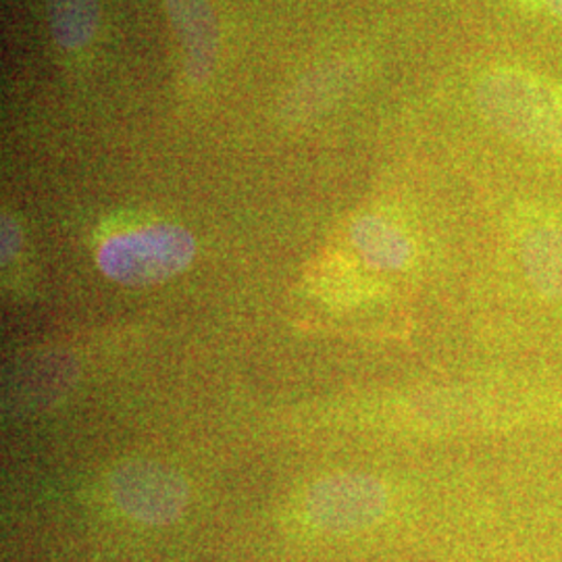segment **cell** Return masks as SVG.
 Masks as SVG:
<instances>
[{
  "instance_id": "obj_11",
  "label": "cell",
  "mask_w": 562,
  "mask_h": 562,
  "mask_svg": "<svg viewBox=\"0 0 562 562\" xmlns=\"http://www.w3.org/2000/svg\"><path fill=\"white\" fill-rule=\"evenodd\" d=\"M542 9L562 21V0H542Z\"/></svg>"
},
{
  "instance_id": "obj_3",
  "label": "cell",
  "mask_w": 562,
  "mask_h": 562,
  "mask_svg": "<svg viewBox=\"0 0 562 562\" xmlns=\"http://www.w3.org/2000/svg\"><path fill=\"white\" fill-rule=\"evenodd\" d=\"M111 496L121 513L148 525L173 522L188 506V483L178 471L153 461L121 464L111 475Z\"/></svg>"
},
{
  "instance_id": "obj_2",
  "label": "cell",
  "mask_w": 562,
  "mask_h": 562,
  "mask_svg": "<svg viewBox=\"0 0 562 562\" xmlns=\"http://www.w3.org/2000/svg\"><path fill=\"white\" fill-rule=\"evenodd\" d=\"M194 255L196 240L186 227L155 223L102 241L97 261L109 280L138 288L176 278Z\"/></svg>"
},
{
  "instance_id": "obj_8",
  "label": "cell",
  "mask_w": 562,
  "mask_h": 562,
  "mask_svg": "<svg viewBox=\"0 0 562 562\" xmlns=\"http://www.w3.org/2000/svg\"><path fill=\"white\" fill-rule=\"evenodd\" d=\"M53 41L63 50H81L97 38L99 0H46Z\"/></svg>"
},
{
  "instance_id": "obj_1",
  "label": "cell",
  "mask_w": 562,
  "mask_h": 562,
  "mask_svg": "<svg viewBox=\"0 0 562 562\" xmlns=\"http://www.w3.org/2000/svg\"><path fill=\"white\" fill-rule=\"evenodd\" d=\"M483 115L508 138L533 150L562 155V88L521 69L494 67L475 86Z\"/></svg>"
},
{
  "instance_id": "obj_10",
  "label": "cell",
  "mask_w": 562,
  "mask_h": 562,
  "mask_svg": "<svg viewBox=\"0 0 562 562\" xmlns=\"http://www.w3.org/2000/svg\"><path fill=\"white\" fill-rule=\"evenodd\" d=\"M20 248L21 234L18 223L13 222L9 215H2V265L13 261Z\"/></svg>"
},
{
  "instance_id": "obj_4",
  "label": "cell",
  "mask_w": 562,
  "mask_h": 562,
  "mask_svg": "<svg viewBox=\"0 0 562 562\" xmlns=\"http://www.w3.org/2000/svg\"><path fill=\"white\" fill-rule=\"evenodd\" d=\"M387 496L382 483L362 473H340L315 483L306 498L311 521L331 533L359 531L378 521Z\"/></svg>"
},
{
  "instance_id": "obj_5",
  "label": "cell",
  "mask_w": 562,
  "mask_h": 562,
  "mask_svg": "<svg viewBox=\"0 0 562 562\" xmlns=\"http://www.w3.org/2000/svg\"><path fill=\"white\" fill-rule=\"evenodd\" d=\"M165 9L180 42L183 74L201 86L211 78L220 50L215 11L209 0H165Z\"/></svg>"
},
{
  "instance_id": "obj_7",
  "label": "cell",
  "mask_w": 562,
  "mask_h": 562,
  "mask_svg": "<svg viewBox=\"0 0 562 562\" xmlns=\"http://www.w3.org/2000/svg\"><path fill=\"white\" fill-rule=\"evenodd\" d=\"M521 259L546 296H562V225H540L522 236Z\"/></svg>"
},
{
  "instance_id": "obj_9",
  "label": "cell",
  "mask_w": 562,
  "mask_h": 562,
  "mask_svg": "<svg viewBox=\"0 0 562 562\" xmlns=\"http://www.w3.org/2000/svg\"><path fill=\"white\" fill-rule=\"evenodd\" d=\"M348 80H352L350 65H325L322 69L313 71L308 80L302 81L294 90V99H290V120L308 117V113L325 106L329 99H336L340 94L344 83Z\"/></svg>"
},
{
  "instance_id": "obj_6",
  "label": "cell",
  "mask_w": 562,
  "mask_h": 562,
  "mask_svg": "<svg viewBox=\"0 0 562 562\" xmlns=\"http://www.w3.org/2000/svg\"><path fill=\"white\" fill-rule=\"evenodd\" d=\"M350 240L364 261L385 271L402 269L413 257L411 240L394 223L375 215H364L352 223Z\"/></svg>"
}]
</instances>
